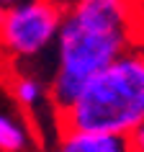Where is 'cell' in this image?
<instances>
[{
    "label": "cell",
    "instance_id": "6da1fadb",
    "mask_svg": "<svg viewBox=\"0 0 144 152\" xmlns=\"http://www.w3.org/2000/svg\"><path fill=\"white\" fill-rule=\"evenodd\" d=\"M136 44L134 0H75L64 10L59 36L52 49L49 106L64 113L82 88Z\"/></svg>",
    "mask_w": 144,
    "mask_h": 152
},
{
    "label": "cell",
    "instance_id": "7a4b0ae2",
    "mask_svg": "<svg viewBox=\"0 0 144 152\" xmlns=\"http://www.w3.org/2000/svg\"><path fill=\"white\" fill-rule=\"evenodd\" d=\"M62 129L131 137L144 124V44L129 47L59 113Z\"/></svg>",
    "mask_w": 144,
    "mask_h": 152
},
{
    "label": "cell",
    "instance_id": "3957f363",
    "mask_svg": "<svg viewBox=\"0 0 144 152\" xmlns=\"http://www.w3.org/2000/svg\"><path fill=\"white\" fill-rule=\"evenodd\" d=\"M64 8L54 0H21L0 13V47L21 62H36L54 49Z\"/></svg>",
    "mask_w": 144,
    "mask_h": 152
},
{
    "label": "cell",
    "instance_id": "277c9868",
    "mask_svg": "<svg viewBox=\"0 0 144 152\" xmlns=\"http://www.w3.org/2000/svg\"><path fill=\"white\" fill-rule=\"evenodd\" d=\"M54 152H134V144L131 137L124 134L62 129L57 137Z\"/></svg>",
    "mask_w": 144,
    "mask_h": 152
},
{
    "label": "cell",
    "instance_id": "5b68a950",
    "mask_svg": "<svg viewBox=\"0 0 144 152\" xmlns=\"http://www.w3.org/2000/svg\"><path fill=\"white\" fill-rule=\"evenodd\" d=\"M13 98L18 106H23L26 111H39L41 106H49V90L47 83L36 77L33 72H21L13 80Z\"/></svg>",
    "mask_w": 144,
    "mask_h": 152
},
{
    "label": "cell",
    "instance_id": "8992f818",
    "mask_svg": "<svg viewBox=\"0 0 144 152\" xmlns=\"http://www.w3.org/2000/svg\"><path fill=\"white\" fill-rule=\"evenodd\" d=\"M28 147V129L10 113L0 111V152H23Z\"/></svg>",
    "mask_w": 144,
    "mask_h": 152
},
{
    "label": "cell",
    "instance_id": "52a82bcc",
    "mask_svg": "<svg viewBox=\"0 0 144 152\" xmlns=\"http://www.w3.org/2000/svg\"><path fill=\"white\" fill-rule=\"evenodd\" d=\"M131 144H134V152H144V124L131 134Z\"/></svg>",
    "mask_w": 144,
    "mask_h": 152
},
{
    "label": "cell",
    "instance_id": "ba28073f",
    "mask_svg": "<svg viewBox=\"0 0 144 152\" xmlns=\"http://www.w3.org/2000/svg\"><path fill=\"white\" fill-rule=\"evenodd\" d=\"M16 3H21V0H0V13H3V10H8V8H13Z\"/></svg>",
    "mask_w": 144,
    "mask_h": 152
},
{
    "label": "cell",
    "instance_id": "9c48e42d",
    "mask_svg": "<svg viewBox=\"0 0 144 152\" xmlns=\"http://www.w3.org/2000/svg\"><path fill=\"white\" fill-rule=\"evenodd\" d=\"M54 3H57V5H62V8L67 10V8H70V5H72V3H75V0H54Z\"/></svg>",
    "mask_w": 144,
    "mask_h": 152
}]
</instances>
